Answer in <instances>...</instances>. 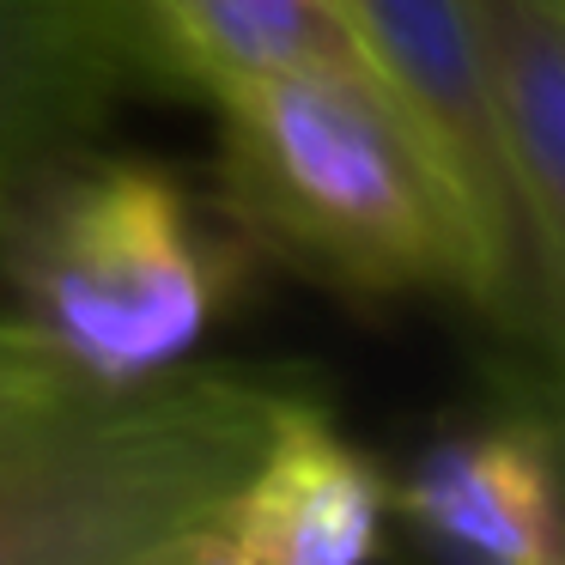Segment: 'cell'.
<instances>
[{
	"mask_svg": "<svg viewBox=\"0 0 565 565\" xmlns=\"http://www.w3.org/2000/svg\"><path fill=\"white\" fill-rule=\"evenodd\" d=\"M220 213L256 256L359 305L462 298L492 317L462 201L371 67H286L213 98Z\"/></svg>",
	"mask_w": 565,
	"mask_h": 565,
	"instance_id": "cell-1",
	"label": "cell"
},
{
	"mask_svg": "<svg viewBox=\"0 0 565 565\" xmlns=\"http://www.w3.org/2000/svg\"><path fill=\"white\" fill-rule=\"evenodd\" d=\"M256 249L220 201L171 164L67 152L0 220V280L13 317L86 390H128L189 365Z\"/></svg>",
	"mask_w": 565,
	"mask_h": 565,
	"instance_id": "cell-2",
	"label": "cell"
},
{
	"mask_svg": "<svg viewBox=\"0 0 565 565\" xmlns=\"http://www.w3.org/2000/svg\"><path fill=\"white\" fill-rule=\"evenodd\" d=\"M280 365H177L0 419V565H140L213 523L249 468Z\"/></svg>",
	"mask_w": 565,
	"mask_h": 565,
	"instance_id": "cell-3",
	"label": "cell"
},
{
	"mask_svg": "<svg viewBox=\"0 0 565 565\" xmlns=\"http://www.w3.org/2000/svg\"><path fill=\"white\" fill-rule=\"evenodd\" d=\"M341 13L377 86L402 104L414 135L438 159L444 183L462 201L492 292L487 322L535 341V274H529L523 213L504 164L480 7L475 0H341Z\"/></svg>",
	"mask_w": 565,
	"mask_h": 565,
	"instance_id": "cell-4",
	"label": "cell"
},
{
	"mask_svg": "<svg viewBox=\"0 0 565 565\" xmlns=\"http://www.w3.org/2000/svg\"><path fill=\"white\" fill-rule=\"evenodd\" d=\"M395 487L383 462L341 431L305 377L280 395L249 468L220 504V529L256 565H371Z\"/></svg>",
	"mask_w": 565,
	"mask_h": 565,
	"instance_id": "cell-5",
	"label": "cell"
},
{
	"mask_svg": "<svg viewBox=\"0 0 565 565\" xmlns=\"http://www.w3.org/2000/svg\"><path fill=\"white\" fill-rule=\"evenodd\" d=\"M147 79L122 0H0V220Z\"/></svg>",
	"mask_w": 565,
	"mask_h": 565,
	"instance_id": "cell-6",
	"label": "cell"
},
{
	"mask_svg": "<svg viewBox=\"0 0 565 565\" xmlns=\"http://www.w3.org/2000/svg\"><path fill=\"white\" fill-rule=\"evenodd\" d=\"M511 195L535 274V347L565 383V0H475Z\"/></svg>",
	"mask_w": 565,
	"mask_h": 565,
	"instance_id": "cell-7",
	"label": "cell"
},
{
	"mask_svg": "<svg viewBox=\"0 0 565 565\" xmlns=\"http://www.w3.org/2000/svg\"><path fill=\"white\" fill-rule=\"evenodd\" d=\"M395 511L475 565H547L565 553V499L541 414L444 431L395 487Z\"/></svg>",
	"mask_w": 565,
	"mask_h": 565,
	"instance_id": "cell-8",
	"label": "cell"
},
{
	"mask_svg": "<svg viewBox=\"0 0 565 565\" xmlns=\"http://www.w3.org/2000/svg\"><path fill=\"white\" fill-rule=\"evenodd\" d=\"M122 13L147 79L207 104L286 67H371L341 0H122Z\"/></svg>",
	"mask_w": 565,
	"mask_h": 565,
	"instance_id": "cell-9",
	"label": "cell"
},
{
	"mask_svg": "<svg viewBox=\"0 0 565 565\" xmlns=\"http://www.w3.org/2000/svg\"><path fill=\"white\" fill-rule=\"evenodd\" d=\"M86 390L13 310H0V419L25 414V407H43V402H62V395Z\"/></svg>",
	"mask_w": 565,
	"mask_h": 565,
	"instance_id": "cell-10",
	"label": "cell"
},
{
	"mask_svg": "<svg viewBox=\"0 0 565 565\" xmlns=\"http://www.w3.org/2000/svg\"><path fill=\"white\" fill-rule=\"evenodd\" d=\"M140 565H256V559H249V553L220 529V516H213V523H195L177 541H164V547L147 553Z\"/></svg>",
	"mask_w": 565,
	"mask_h": 565,
	"instance_id": "cell-11",
	"label": "cell"
},
{
	"mask_svg": "<svg viewBox=\"0 0 565 565\" xmlns=\"http://www.w3.org/2000/svg\"><path fill=\"white\" fill-rule=\"evenodd\" d=\"M535 414H541V431H547L553 468H559V499H565V383H553V395L535 407Z\"/></svg>",
	"mask_w": 565,
	"mask_h": 565,
	"instance_id": "cell-12",
	"label": "cell"
},
{
	"mask_svg": "<svg viewBox=\"0 0 565 565\" xmlns=\"http://www.w3.org/2000/svg\"><path fill=\"white\" fill-rule=\"evenodd\" d=\"M547 565H565V553H559V559H547Z\"/></svg>",
	"mask_w": 565,
	"mask_h": 565,
	"instance_id": "cell-13",
	"label": "cell"
}]
</instances>
